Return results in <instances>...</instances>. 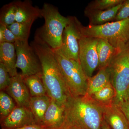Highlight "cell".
Segmentation results:
<instances>
[{
	"instance_id": "cell-1",
	"label": "cell",
	"mask_w": 129,
	"mask_h": 129,
	"mask_svg": "<svg viewBox=\"0 0 129 129\" xmlns=\"http://www.w3.org/2000/svg\"><path fill=\"white\" fill-rule=\"evenodd\" d=\"M30 45L40 61L47 94L52 100L65 106L72 95L52 49L36 36Z\"/></svg>"
},
{
	"instance_id": "cell-2",
	"label": "cell",
	"mask_w": 129,
	"mask_h": 129,
	"mask_svg": "<svg viewBox=\"0 0 129 129\" xmlns=\"http://www.w3.org/2000/svg\"><path fill=\"white\" fill-rule=\"evenodd\" d=\"M65 122L82 129H102L103 106L88 94L71 95L65 106Z\"/></svg>"
},
{
	"instance_id": "cell-3",
	"label": "cell",
	"mask_w": 129,
	"mask_h": 129,
	"mask_svg": "<svg viewBox=\"0 0 129 129\" xmlns=\"http://www.w3.org/2000/svg\"><path fill=\"white\" fill-rule=\"evenodd\" d=\"M41 13L45 19V24L38 30L35 36L52 49L61 48L63 33L69 22V16H62L57 8L47 3L44 4Z\"/></svg>"
},
{
	"instance_id": "cell-4",
	"label": "cell",
	"mask_w": 129,
	"mask_h": 129,
	"mask_svg": "<svg viewBox=\"0 0 129 129\" xmlns=\"http://www.w3.org/2000/svg\"><path fill=\"white\" fill-rule=\"evenodd\" d=\"M84 36L103 39L118 51L129 46V18L99 25L81 26Z\"/></svg>"
},
{
	"instance_id": "cell-5",
	"label": "cell",
	"mask_w": 129,
	"mask_h": 129,
	"mask_svg": "<svg viewBox=\"0 0 129 129\" xmlns=\"http://www.w3.org/2000/svg\"><path fill=\"white\" fill-rule=\"evenodd\" d=\"M52 50L72 96L85 95L88 79L80 62L69 57L61 48Z\"/></svg>"
},
{
	"instance_id": "cell-6",
	"label": "cell",
	"mask_w": 129,
	"mask_h": 129,
	"mask_svg": "<svg viewBox=\"0 0 129 129\" xmlns=\"http://www.w3.org/2000/svg\"><path fill=\"white\" fill-rule=\"evenodd\" d=\"M107 68L116 92L113 103L119 105L124 101L129 85V46L118 52Z\"/></svg>"
},
{
	"instance_id": "cell-7",
	"label": "cell",
	"mask_w": 129,
	"mask_h": 129,
	"mask_svg": "<svg viewBox=\"0 0 129 129\" xmlns=\"http://www.w3.org/2000/svg\"><path fill=\"white\" fill-rule=\"evenodd\" d=\"M17 55L16 67L24 78L41 74V66L38 56L28 41H16L14 43Z\"/></svg>"
},
{
	"instance_id": "cell-8",
	"label": "cell",
	"mask_w": 129,
	"mask_h": 129,
	"mask_svg": "<svg viewBox=\"0 0 129 129\" xmlns=\"http://www.w3.org/2000/svg\"><path fill=\"white\" fill-rule=\"evenodd\" d=\"M69 17V22L63 33L61 48L69 57L79 62V42L83 36L81 29L82 24L76 17Z\"/></svg>"
},
{
	"instance_id": "cell-9",
	"label": "cell",
	"mask_w": 129,
	"mask_h": 129,
	"mask_svg": "<svg viewBox=\"0 0 129 129\" xmlns=\"http://www.w3.org/2000/svg\"><path fill=\"white\" fill-rule=\"evenodd\" d=\"M98 40L97 38L83 36L80 41L79 61L88 79L92 77L93 72L98 67Z\"/></svg>"
},
{
	"instance_id": "cell-10",
	"label": "cell",
	"mask_w": 129,
	"mask_h": 129,
	"mask_svg": "<svg viewBox=\"0 0 129 129\" xmlns=\"http://www.w3.org/2000/svg\"><path fill=\"white\" fill-rule=\"evenodd\" d=\"M1 124L2 129H13L36 123L30 109L17 106L7 116L1 119Z\"/></svg>"
},
{
	"instance_id": "cell-11",
	"label": "cell",
	"mask_w": 129,
	"mask_h": 129,
	"mask_svg": "<svg viewBox=\"0 0 129 129\" xmlns=\"http://www.w3.org/2000/svg\"><path fill=\"white\" fill-rule=\"evenodd\" d=\"M6 90L14 99L17 106L29 108L31 96L21 74L11 77L10 85Z\"/></svg>"
},
{
	"instance_id": "cell-12",
	"label": "cell",
	"mask_w": 129,
	"mask_h": 129,
	"mask_svg": "<svg viewBox=\"0 0 129 129\" xmlns=\"http://www.w3.org/2000/svg\"><path fill=\"white\" fill-rule=\"evenodd\" d=\"M65 106L52 100L45 114L41 126L47 129L59 128L65 122Z\"/></svg>"
},
{
	"instance_id": "cell-13",
	"label": "cell",
	"mask_w": 129,
	"mask_h": 129,
	"mask_svg": "<svg viewBox=\"0 0 129 129\" xmlns=\"http://www.w3.org/2000/svg\"><path fill=\"white\" fill-rule=\"evenodd\" d=\"M104 120L112 129H129V124L119 106L113 103L103 106Z\"/></svg>"
},
{
	"instance_id": "cell-14",
	"label": "cell",
	"mask_w": 129,
	"mask_h": 129,
	"mask_svg": "<svg viewBox=\"0 0 129 129\" xmlns=\"http://www.w3.org/2000/svg\"><path fill=\"white\" fill-rule=\"evenodd\" d=\"M16 1V22L33 24L38 18L42 17L41 9L33 6L31 1Z\"/></svg>"
},
{
	"instance_id": "cell-15",
	"label": "cell",
	"mask_w": 129,
	"mask_h": 129,
	"mask_svg": "<svg viewBox=\"0 0 129 129\" xmlns=\"http://www.w3.org/2000/svg\"><path fill=\"white\" fill-rule=\"evenodd\" d=\"M123 2L112 8L105 10H91L85 9V15L89 18V25H101L110 21H113Z\"/></svg>"
},
{
	"instance_id": "cell-16",
	"label": "cell",
	"mask_w": 129,
	"mask_h": 129,
	"mask_svg": "<svg viewBox=\"0 0 129 129\" xmlns=\"http://www.w3.org/2000/svg\"><path fill=\"white\" fill-rule=\"evenodd\" d=\"M0 62L4 64L11 77L18 74L16 67L17 55L14 44L0 43Z\"/></svg>"
},
{
	"instance_id": "cell-17",
	"label": "cell",
	"mask_w": 129,
	"mask_h": 129,
	"mask_svg": "<svg viewBox=\"0 0 129 129\" xmlns=\"http://www.w3.org/2000/svg\"><path fill=\"white\" fill-rule=\"evenodd\" d=\"M51 101V99L47 94L30 97L29 109L34 115L36 124L41 126Z\"/></svg>"
},
{
	"instance_id": "cell-18",
	"label": "cell",
	"mask_w": 129,
	"mask_h": 129,
	"mask_svg": "<svg viewBox=\"0 0 129 129\" xmlns=\"http://www.w3.org/2000/svg\"><path fill=\"white\" fill-rule=\"evenodd\" d=\"M98 39L97 51L99 59L98 68L100 70L108 67L113 58L119 51L106 40Z\"/></svg>"
},
{
	"instance_id": "cell-19",
	"label": "cell",
	"mask_w": 129,
	"mask_h": 129,
	"mask_svg": "<svg viewBox=\"0 0 129 129\" xmlns=\"http://www.w3.org/2000/svg\"><path fill=\"white\" fill-rule=\"evenodd\" d=\"M110 83L107 68L99 70L96 74L88 78L87 94L91 95Z\"/></svg>"
},
{
	"instance_id": "cell-20",
	"label": "cell",
	"mask_w": 129,
	"mask_h": 129,
	"mask_svg": "<svg viewBox=\"0 0 129 129\" xmlns=\"http://www.w3.org/2000/svg\"><path fill=\"white\" fill-rule=\"evenodd\" d=\"M23 79L31 97L47 94L46 89L42 79L41 74L24 77Z\"/></svg>"
},
{
	"instance_id": "cell-21",
	"label": "cell",
	"mask_w": 129,
	"mask_h": 129,
	"mask_svg": "<svg viewBox=\"0 0 129 129\" xmlns=\"http://www.w3.org/2000/svg\"><path fill=\"white\" fill-rule=\"evenodd\" d=\"M115 96V89L110 83L90 96L102 106H104L113 103Z\"/></svg>"
},
{
	"instance_id": "cell-22",
	"label": "cell",
	"mask_w": 129,
	"mask_h": 129,
	"mask_svg": "<svg viewBox=\"0 0 129 129\" xmlns=\"http://www.w3.org/2000/svg\"><path fill=\"white\" fill-rule=\"evenodd\" d=\"M16 1L3 6L0 12V25L8 26L16 22Z\"/></svg>"
},
{
	"instance_id": "cell-23",
	"label": "cell",
	"mask_w": 129,
	"mask_h": 129,
	"mask_svg": "<svg viewBox=\"0 0 129 129\" xmlns=\"http://www.w3.org/2000/svg\"><path fill=\"white\" fill-rule=\"evenodd\" d=\"M33 24L20 23L15 22L7 26L18 40L28 41L30 29Z\"/></svg>"
},
{
	"instance_id": "cell-24",
	"label": "cell",
	"mask_w": 129,
	"mask_h": 129,
	"mask_svg": "<svg viewBox=\"0 0 129 129\" xmlns=\"http://www.w3.org/2000/svg\"><path fill=\"white\" fill-rule=\"evenodd\" d=\"M11 97L4 91L0 92V113L1 119L6 117L16 107Z\"/></svg>"
},
{
	"instance_id": "cell-25",
	"label": "cell",
	"mask_w": 129,
	"mask_h": 129,
	"mask_svg": "<svg viewBox=\"0 0 129 129\" xmlns=\"http://www.w3.org/2000/svg\"><path fill=\"white\" fill-rule=\"evenodd\" d=\"M124 0H95L90 2L85 9L91 10H105L122 3Z\"/></svg>"
},
{
	"instance_id": "cell-26",
	"label": "cell",
	"mask_w": 129,
	"mask_h": 129,
	"mask_svg": "<svg viewBox=\"0 0 129 129\" xmlns=\"http://www.w3.org/2000/svg\"><path fill=\"white\" fill-rule=\"evenodd\" d=\"M11 78L6 68L0 62V90L1 91L6 90L11 83Z\"/></svg>"
},
{
	"instance_id": "cell-27",
	"label": "cell",
	"mask_w": 129,
	"mask_h": 129,
	"mask_svg": "<svg viewBox=\"0 0 129 129\" xmlns=\"http://www.w3.org/2000/svg\"><path fill=\"white\" fill-rule=\"evenodd\" d=\"M17 40L15 36L6 25H0V43L14 44Z\"/></svg>"
},
{
	"instance_id": "cell-28",
	"label": "cell",
	"mask_w": 129,
	"mask_h": 129,
	"mask_svg": "<svg viewBox=\"0 0 129 129\" xmlns=\"http://www.w3.org/2000/svg\"><path fill=\"white\" fill-rule=\"evenodd\" d=\"M129 18V0L124 1L113 21H121ZM113 22V21H112Z\"/></svg>"
},
{
	"instance_id": "cell-29",
	"label": "cell",
	"mask_w": 129,
	"mask_h": 129,
	"mask_svg": "<svg viewBox=\"0 0 129 129\" xmlns=\"http://www.w3.org/2000/svg\"><path fill=\"white\" fill-rule=\"evenodd\" d=\"M118 106L123 113L129 124V99L125 100Z\"/></svg>"
},
{
	"instance_id": "cell-30",
	"label": "cell",
	"mask_w": 129,
	"mask_h": 129,
	"mask_svg": "<svg viewBox=\"0 0 129 129\" xmlns=\"http://www.w3.org/2000/svg\"><path fill=\"white\" fill-rule=\"evenodd\" d=\"M13 129H47L45 127L36 124H32L28 125H25L19 128H17Z\"/></svg>"
},
{
	"instance_id": "cell-31",
	"label": "cell",
	"mask_w": 129,
	"mask_h": 129,
	"mask_svg": "<svg viewBox=\"0 0 129 129\" xmlns=\"http://www.w3.org/2000/svg\"><path fill=\"white\" fill-rule=\"evenodd\" d=\"M57 129H82L74 125L64 122L62 126Z\"/></svg>"
},
{
	"instance_id": "cell-32",
	"label": "cell",
	"mask_w": 129,
	"mask_h": 129,
	"mask_svg": "<svg viewBox=\"0 0 129 129\" xmlns=\"http://www.w3.org/2000/svg\"><path fill=\"white\" fill-rule=\"evenodd\" d=\"M102 129H111V127L107 123V122L104 120L103 123Z\"/></svg>"
},
{
	"instance_id": "cell-33",
	"label": "cell",
	"mask_w": 129,
	"mask_h": 129,
	"mask_svg": "<svg viewBox=\"0 0 129 129\" xmlns=\"http://www.w3.org/2000/svg\"><path fill=\"white\" fill-rule=\"evenodd\" d=\"M129 99V85L128 88V90H127V93H126V95H125V100H127Z\"/></svg>"
}]
</instances>
